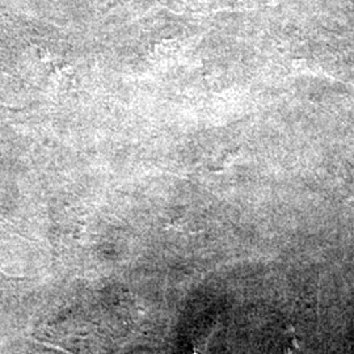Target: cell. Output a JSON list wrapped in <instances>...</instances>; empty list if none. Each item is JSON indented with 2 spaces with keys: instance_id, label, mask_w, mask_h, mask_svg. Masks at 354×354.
Instances as JSON below:
<instances>
[{
  "instance_id": "1",
  "label": "cell",
  "mask_w": 354,
  "mask_h": 354,
  "mask_svg": "<svg viewBox=\"0 0 354 354\" xmlns=\"http://www.w3.org/2000/svg\"><path fill=\"white\" fill-rule=\"evenodd\" d=\"M1 111H3V106H0V112H1Z\"/></svg>"
}]
</instances>
